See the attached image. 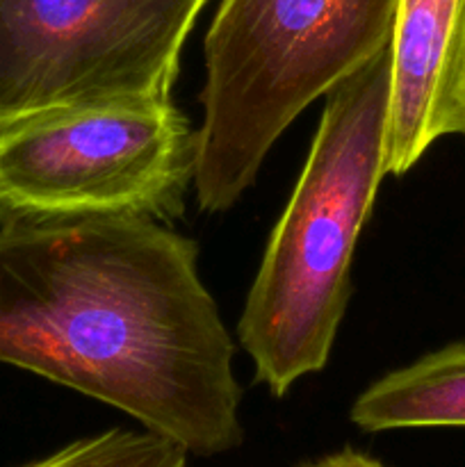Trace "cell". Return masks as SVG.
Returning <instances> with one entry per match:
<instances>
[{"mask_svg": "<svg viewBox=\"0 0 465 467\" xmlns=\"http://www.w3.org/2000/svg\"><path fill=\"white\" fill-rule=\"evenodd\" d=\"M232 360L190 237L150 219L0 226V363L210 459L244 441Z\"/></svg>", "mask_w": 465, "mask_h": 467, "instance_id": "obj_1", "label": "cell"}, {"mask_svg": "<svg viewBox=\"0 0 465 467\" xmlns=\"http://www.w3.org/2000/svg\"><path fill=\"white\" fill-rule=\"evenodd\" d=\"M390 46L326 94L294 192L251 283L237 340L255 381L285 397L326 368L351 295V260L386 173Z\"/></svg>", "mask_w": 465, "mask_h": 467, "instance_id": "obj_2", "label": "cell"}, {"mask_svg": "<svg viewBox=\"0 0 465 467\" xmlns=\"http://www.w3.org/2000/svg\"><path fill=\"white\" fill-rule=\"evenodd\" d=\"M399 0H222L205 35L201 210L226 213L308 105L390 46Z\"/></svg>", "mask_w": 465, "mask_h": 467, "instance_id": "obj_3", "label": "cell"}, {"mask_svg": "<svg viewBox=\"0 0 465 467\" xmlns=\"http://www.w3.org/2000/svg\"><path fill=\"white\" fill-rule=\"evenodd\" d=\"M196 130L171 100L50 109L0 128V226L171 222L194 182Z\"/></svg>", "mask_w": 465, "mask_h": 467, "instance_id": "obj_4", "label": "cell"}, {"mask_svg": "<svg viewBox=\"0 0 465 467\" xmlns=\"http://www.w3.org/2000/svg\"><path fill=\"white\" fill-rule=\"evenodd\" d=\"M208 0H0V128L50 109L169 100Z\"/></svg>", "mask_w": 465, "mask_h": 467, "instance_id": "obj_5", "label": "cell"}, {"mask_svg": "<svg viewBox=\"0 0 465 467\" xmlns=\"http://www.w3.org/2000/svg\"><path fill=\"white\" fill-rule=\"evenodd\" d=\"M465 135V0H399L390 39L386 173Z\"/></svg>", "mask_w": 465, "mask_h": 467, "instance_id": "obj_6", "label": "cell"}, {"mask_svg": "<svg viewBox=\"0 0 465 467\" xmlns=\"http://www.w3.org/2000/svg\"><path fill=\"white\" fill-rule=\"evenodd\" d=\"M349 418L365 433L465 427V342L374 381L354 401Z\"/></svg>", "mask_w": 465, "mask_h": 467, "instance_id": "obj_7", "label": "cell"}, {"mask_svg": "<svg viewBox=\"0 0 465 467\" xmlns=\"http://www.w3.org/2000/svg\"><path fill=\"white\" fill-rule=\"evenodd\" d=\"M187 456L181 445L146 429H109L21 467H190Z\"/></svg>", "mask_w": 465, "mask_h": 467, "instance_id": "obj_8", "label": "cell"}, {"mask_svg": "<svg viewBox=\"0 0 465 467\" xmlns=\"http://www.w3.org/2000/svg\"><path fill=\"white\" fill-rule=\"evenodd\" d=\"M299 467H386L381 461L372 459V456L363 454V451H356L351 447H345L342 451L336 454L322 456V459L308 461V463H301Z\"/></svg>", "mask_w": 465, "mask_h": 467, "instance_id": "obj_9", "label": "cell"}]
</instances>
